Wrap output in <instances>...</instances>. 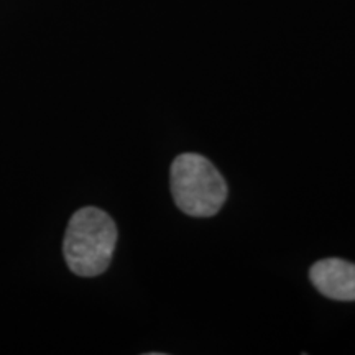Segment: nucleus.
I'll return each instance as SVG.
<instances>
[{
  "label": "nucleus",
  "instance_id": "nucleus-1",
  "mask_svg": "<svg viewBox=\"0 0 355 355\" xmlns=\"http://www.w3.org/2000/svg\"><path fill=\"white\" fill-rule=\"evenodd\" d=\"M117 225L99 207H83L69 219L63 254L69 270L78 277L92 278L104 273L117 245Z\"/></svg>",
  "mask_w": 355,
  "mask_h": 355
},
{
  "label": "nucleus",
  "instance_id": "nucleus-2",
  "mask_svg": "<svg viewBox=\"0 0 355 355\" xmlns=\"http://www.w3.org/2000/svg\"><path fill=\"white\" fill-rule=\"evenodd\" d=\"M171 194L176 206L193 217H211L227 198V184L216 166L198 153L180 155L171 165Z\"/></svg>",
  "mask_w": 355,
  "mask_h": 355
},
{
  "label": "nucleus",
  "instance_id": "nucleus-3",
  "mask_svg": "<svg viewBox=\"0 0 355 355\" xmlns=\"http://www.w3.org/2000/svg\"><path fill=\"white\" fill-rule=\"evenodd\" d=\"M313 285L327 298L355 301V265L340 259H326L311 266Z\"/></svg>",
  "mask_w": 355,
  "mask_h": 355
}]
</instances>
